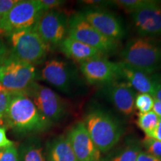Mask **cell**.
Masks as SVG:
<instances>
[{"label":"cell","mask_w":161,"mask_h":161,"mask_svg":"<svg viewBox=\"0 0 161 161\" xmlns=\"http://www.w3.org/2000/svg\"><path fill=\"white\" fill-rule=\"evenodd\" d=\"M5 123L18 134L43 131L52 125L23 93H12L5 116Z\"/></svg>","instance_id":"6da1fadb"},{"label":"cell","mask_w":161,"mask_h":161,"mask_svg":"<svg viewBox=\"0 0 161 161\" xmlns=\"http://www.w3.org/2000/svg\"><path fill=\"white\" fill-rule=\"evenodd\" d=\"M83 122L90 138L101 153L111 150L119 142L123 133L119 122L109 113L99 108L89 110Z\"/></svg>","instance_id":"7a4b0ae2"},{"label":"cell","mask_w":161,"mask_h":161,"mask_svg":"<svg viewBox=\"0 0 161 161\" xmlns=\"http://www.w3.org/2000/svg\"><path fill=\"white\" fill-rule=\"evenodd\" d=\"M120 56L122 61L150 75L161 70V43L152 38H131L120 51Z\"/></svg>","instance_id":"3957f363"},{"label":"cell","mask_w":161,"mask_h":161,"mask_svg":"<svg viewBox=\"0 0 161 161\" xmlns=\"http://www.w3.org/2000/svg\"><path fill=\"white\" fill-rule=\"evenodd\" d=\"M11 47L10 55L35 66L45 60L49 48L34 28L6 35Z\"/></svg>","instance_id":"277c9868"},{"label":"cell","mask_w":161,"mask_h":161,"mask_svg":"<svg viewBox=\"0 0 161 161\" xmlns=\"http://www.w3.org/2000/svg\"><path fill=\"white\" fill-rule=\"evenodd\" d=\"M35 66L8 55L0 66V83L6 91L24 93L37 78Z\"/></svg>","instance_id":"5b68a950"},{"label":"cell","mask_w":161,"mask_h":161,"mask_svg":"<svg viewBox=\"0 0 161 161\" xmlns=\"http://www.w3.org/2000/svg\"><path fill=\"white\" fill-rule=\"evenodd\" d=\"M40 75L44 81L66 94L72 93L79 85V73L75 65L58 58L45 62Z\"/></svg>","instance_id":"8992f818"},{"label":"cell","mask_w":161,"mask_h":161,"mask_svg":"<svg viewBox=\"0 0 161 161\" xmlns=\"http://www.w3.org/2000/svg\"><path fill=\"white\" fill-rule=\"evenodd\" d=\"M43 12L38 0H19L2 18L0 29L3 34L8 35L34 28Z\"/></svg>","instance_id":"52a82bcc"},{"label":"cell","mask_w":161,"mask_h":161,"mask_svg":"<svg viewBox=\"0 0 161 161\" xmlns=\"http://www.w3.org/2000/svg\"><path fill=\"white\" fill-rule=\"evenodd\" d=\"M67 37L92 46L104 55L118 49V42L102 35L84 19L80 12L74 14L69 18Z\"/></svg>","instance_id":"ba28073f"},{"label":"cell","mask_w":161,"mask_h":161,"mask_svg":"<svg viewBox=\"0 0 161 161\" xmlns=\"http://www.w3.org/2000/svg\"><path fill=\"white\" fill-rule=\"evenodd\" d=\"M23 94L34 102L40 114L51 123L58 122L65 116V102L51 88L35 81Z\"/></svg>","instance_id":"9c48e42d"},{"label":"cell","mask_w":161,"mask_h":161,"mask_svg":"<svg viewBox=\"0 0 161 161\" xmlns=\"http://www.w3.org/2000/svg\"><path fill=\"white\" fill-rule=\"evenodd\" d=\"M34 29L49 49L57 47L67 37L69 17L58 9L45 11Z\"/></svg>","instance_id":"30bf717a"},{"label":"cell","mask_w":161,"mask_h":161,"mask_svg":"<svg viewBox=\"0 0 161 161\" xmlns=\"http://www.w3.org/2000/svg\"><path fill=\"white\" fill-rule=\"evenodd\" d=\"M130 17L140 37H161V1L153 0L147 7L130 14Z\"/></svg>","instance_id":"8fae6325"},{"label":"cell","mask_w":161,"mask_h":161,"mask_svg":"<svg viewBox=\"0 0 161 161\" xmlns=\"http://www.w3.org/2000/svg\"><path fill=\"white\" fill-rule=\"evenodd\" d=\"M90 25L109 39L119 42L125 35L124 26L115 15L99 8H89L80 12Z\"/></svg>","instance_id":"7c38bea8"},{"label":"cell","mask_w":161,"mask_h":161,"mask_svg":"<svg viewBox=\"0 0 161 161\" xmlns=\"http://www.w3.org/2000/svg\"><path fill=\"white\" fill-rule=\"evenodd\" d=\"M66 138L77 161H101V152L90 138L83 121L71 127Z\"/></svg>","instance_id":"4fadbf2b"},{"label":"cell","mask_w":161,"mask_h":161,"mask_svg":"<svg viewBox=\"0 0 161 161\" xmlns=\"http://www.w3.org/2000/svg\"><path fill=\"white\" fill-rule=\"evenodd\" d=\"M79 69L90 84L104 85L119 78L118 63L104 57L84 62L80 64Z\"/></svg>","instance_id":"5bb4252c"},{"label":"cell","mask_w":161,"mask_h":161,"mask_svg":"<svg viewBox=\"0 0 161 161\" xmlns=\"http://www.w3.org/2000/svg\"><path fill=\"white\" fill-rule=\"evenodd\" d=\"M102 86V92L119 112L126 116L132 115L136 94L129 84L116 80Z\"/></svg>","instance_id":"9a60e30c"},{"label":"cell","mask_w":161,"mask_h":161,"mask_svg":"<svg viewBox=\"0 0 161 161\" xmlns=\"http://www.w3.org/2000/svg\"><path fill=\"white\" fill-rule=\"evenodd\" d=\"M119 78L140 93H148L152 96L154 89V74L146 73L135 69L123 61L118 62Z\"/></svg>","instance_id":"2e32d148"},{"label":"cell","mask_w":161,"mask_h":161,"mask_svg":"<svg viewBox=\"0 0 161 161\" xmlns=\"http://www.w3.org/2000/svg\"><path fill=\"white\" fill-rule=\"evenodd\" d=\"M59 47L60 51L69 59L80 64L105 55L103 52L92 46L68 37L62 42Z\"/></svg>","instance_id":"e0dca14e"},{"label":"cell","mask_w":161,"mask_h":161,"mask_svg":"<svg viewBox=\"0 0 161 161\" xmlns=\"http://www.w3.org/2000/svg\"><path fill=\"white\" fill-rule=\"evenodd\" d=\"M46 158L47 161H77L65 136H58L50 142Z\"/></svg>","instance_id":"ac0fdd59"},{"label":"cell","mask_w":161,"mask_h":161,"mask_svg":"<svg viewBox=\"0 0 161 161\" xmlns=\"http://www.w3.org/2000/svg\"><path fill=\"white\" fill-rule=\"evenodd\" d=\"M19 161H46L43 148L37 138L26 140L18 148Z\"/></svg>","instance_id":"d6986e66"},{"label":"cell","mask_w":161,"mask_h":161,"mask_svg":"<svg viewBox=\"0 0 161 161\" xmlns=\"http://www.w3.org/2000/svg\"><path fill=\"white\" fill-rule=\"evenodd\" d=\"M159 119L160 118L152 110L146 114H139L136 124L140 129L144 132L146 136L152 137L153 133L158 125Z\"/></svg>","instance_id":"ffe728a7"},{"label":"cell","mask_w":161,"mask_h":161,"mask_svg":"<svg viewBox=\"0 0 161 161\" xmlns=\"http://www.w3.org/2000/svg\"><path fill=\"white\" fill-rule=\"evenodd\" d=\"M140 151V148L136 145H130L110 158L108 161H136Z\"/></svg>","instance_id":"44dd1931"},{"label":"cell","mask_w":161,"mask_h":161,"mask_svg":"<svg viewBox=\"0 0 161 161\" xmlns=\"http://www.w3.org/2000/svg\"><path fill=\"white\" fill-rule=\"evenodd\" d=\"M152 1L153 0H116L112 3L131 14L147 7Z\"/></svg>","instance_id":"7402d4cb"},{"label":"cell","mask_w":161,"mask_h":161,"mask_svg":"<svg viewBox=\"0 0 161 161\" xmlns=\"http://www.w3.org/2000/svg\"><path fill=\"white\" fill-rule=\"evenodd\" d=\"M154 98L148 93H139L136 95L134 101V108L140 114H146L152 110Z\"/></svg>","instance_id":"603a6c76"},{"label":"cell","mask_w":161,"mask_h":161,"mask_svg":"<svg viewBox=\"0 0 161 161\" xmlns=\"http://www.w3.org/2000/svg\"><path fill=\"white\" fill-rule=\"evenodd\" d=\"M146 152L152 155L161 158V142L156 139L146 136L142 140Z\"/></svg>","instance_id":"cb8c5ba5"},{"label":"cell","mask_w":161,"mask_h":161,"mask_svg":"<svg viewBox=\"0 0 161 161\" xmlns=\"http://www.w3.org/2000/svg\"><path fill=\"white\" fill-rule=\"evenodd\" d=\"M12 97V92L4 91L0 92V126L5 122V116Z\"/></svg>","instance_id":"d4e9b609"},{"label":"cell","mask_w":161,"mask_h":161,"mask_svg":"<svg viewBox=\"0 0 161 161\" xmlns=\"http://www.w3.org/2000/svg\"><path fill=\"white\" fill-rule=\"evenodd\" d=\"M0 161H19V153L15 145L0 148Z\"/></svg>","instance_id":"484cf974"},{"label":"cell","mask_w":161,"mask_h":161,"mask_svg":"<svg viewBox=\"0 0 161 161\" xmlns=\"http://www.w3.org/2000/svg\"><path fill=\"white\" fill-rule=\"evenodd\" d=\"M38 1L44 12L57 9L65 3V1H61V0H38Z\"/></svg>","instance_id":"4316f807"},{"label":"cell","mask_w":161,"mask_h":161,"mask_svg":"<svg viewBox=\"0 0 161 161\" xmlns=\"http://www.w3.org/2000/svg\"><path fill=\"white\" fill-rule=\"evenodd\" d=\"M19 0H0V15L3 17L18 3Z\"/></svg>","instance_id":"83f0119b"},{"label":"cell","mask_w":161,"mask_h":161,"mask_svg":"<svg viewBox=\"0 0 161 161\" xmlns=\"http://www.w3.org/2000/svg\"><path fill=\"white\" fill-rule=\"evenodd\" d=\"M14 145V142L7 137L5 127L0 126V148H8Z\"/></svg>","instance_id":"f1b7e54d"},{"label":"cell","mask_w":161,"mask_h":161,"mask_svg":"<svg viewBox=\"0 0 161 161\" xmlns=\"http://www.w3.org/2000/svg\"><path fill=\"white\" fill-rule=\"evenodd\" d=\"M154 89L152 96L154 99L161 102V75L160 74H154Z\"/></svg>","instance_id":"f546056e"},{"label":"cell","mask_w":161,"mask_h":161,"mask_svg":"<svg viewBox=\"0 0 161 161\" xmlns=\"http://www.w3.org/2000/svg\"><path fill=\"white\" fill-rule=\"evenodd\" d=\"M136 161H161V158L153 156L146 152L140 151L138 154Z\"/></svg>","instance_id":"4dcf8cb0"},{"label":"cell","mask_w":161,"mask_h":161,"mask_svg":"<svg viewBox=\"0 0 161 161\" xmlns=\"http://www.w3.org/2000/svg\"><path fill=\"white\" fill-rule=\"evenodd\" d=\"M9 51L7 46L4 43V42L2 40H0V66L3 63L4 60L7 58L9 55Z\"/></svg>","instance_id":"1f68e13d"},{"label":"cell","mask_w":161,"mask_h":161,"mask_svg":"<svg viewBox=\"0 0 161 161\" xmlns=\"http://www.w3.org/2000/svg\"><path fill=\"white\" fill-rule=\"evenodd\" d=\"M152 111L154 112L159 118H161V102H160L154 99V104H153V108H152Z\"/></svg>","instance_id":"d6a6232c"},{"label":"cell","mask_w":161,"mask_h":161,"mask_svg":"<svg viewBox=\"0 0 161 161\" xmlns=\"http://www.w3.org/2000/svg\"><path fill=\"white\" fill-rule=\"evenodd\" d=\"M152 138L156 139V140H158L161 142V118H160V119H159L158 124V125H157L154 133H153Z\"/></svg>","instance_id":"836d02e7"},{"label":"cell","mask_w":161,"mask_h":161,"mask_svg":"<svg viewBox=\"0 0 161 161\" xmlns=\"http://www.w3.org/2000/svg\"><path fill=\"white\" fill-rule=\"evenodd\" d=\"M4 91H6V90L4 89V87L3 86V85H2L1 83H0V92H4Z\"/></svg>","instance_id":"e575fe53"},{"label":"cell","mask_w":161,"mask_h":161,"mask_svg":"<svg viewBox=\"0 0 161 161\" xmlns=\"http://www.w3.org/2000/svg\"><path fill=\"white\" fill-rule=\"evenodd\" d=\"M2 18H3V17H2L1 15H0V24H1V21H2ZM1 34H3V32H2V31H1V29H0V35H1Z\"/></svg>","instance_id":"d590c367"}]
</instances>
